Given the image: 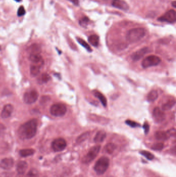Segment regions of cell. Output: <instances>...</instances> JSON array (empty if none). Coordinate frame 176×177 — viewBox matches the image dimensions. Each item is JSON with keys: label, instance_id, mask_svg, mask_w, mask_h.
Returning <instances> with one entry per match:
<instances>
[{"label": "cell", "instance_id": "31", "mask_svg": "<svg viewBox=\"0 0 176 177\" xmlns=\"http://www.w3.org/2000/svg\"><path fill=\"white\" fill-rule=\"evenodd\" d=\"M38 173L35 169H31L28 172L26 177H38Z\"/></svg>", "mask_w": 176, "mask_h": 177}, {"label": "cell", "instance_id": "41", "mask_svg": "<svg viewBox=\"0 0 176 177\" xmlns=\"http://www.w3.org/2000/svg\"><path fill=\"white\" fill-rule=\"evenodd\" d=\"M0 50H1V47H0Z\"/></svg>", "mask_w": 176, "mask_h": 177}, {"label": "cell", "instance_id": "17", "mask_svg": "<svg viewBox=\"0 0 176 177\" xmlns=\"http://www.w3.org/2000/svg\"><path fill=\"white\" fill-rule=\"evenodd\" d=\"M107 136L106 133L104 131H99L97 132L94 138V141L95 142L99 143L104 141Z\"/></svg>", "mask_w": 176, "mask_h": 177}, {"label": "cell", "instance_id": "16", "mask_svg": "<svg viewBox=\"0 0 176 177\" xmlns=\"http://www.w3.org/2000/svg\"><path fill=\"white\" fill-rule=\"evenodd\" d=\"M28 164L26 162L20 161L18 162L16 166V170L19 174H23L28 169Z\"/></svg>", "mask_w": 176, "mask_h": 177}, {"label": "cell", "instance_id": "8", "mask_svg": "<svg viewBox=\"0 0 176 177\" xmlns=\"http://www.w3.org/2000/svg\"><path fill=\"white\" fill-rule=\"evenodd\" d=\"M66 146V141L61 138L55 139L52 143V148L55 152L62 151L65 149Z\"/></svg>", "mask_w": 176, "mask_h": 177}, {"label": "cell", "instance_id": "11", "mask_svg": "<svg viewBox=\"0 0 176 177\" xmlns=\"http://www.w3.org/2000/svg\"><path fill=\"white\" fill-rule=\"evenodd\" d=\"M44 60L38 63H32L30 66V72L33 77H36L39 74L41 68L44 65Z\"/></svg>", "mask_w": 176, "mask_h": 177}, {"label": "cell", "instance_id": "39", "mask_svg": "<svg viewBox=\"0 0 176 177\" xmlns=\"http://www.w3.org/2000/svg\"><path fill=\"white\" fill-rule=\"evenodd\" d=\"M172 6H173V7H175V8H176V1H174V2H172Z\"/></svg>", "mask_w": 176, "mask_h": 177}, {"label": "cell", "instance_id": "26", "mask_svg": "<svg viewBox=\"0 0 176 177\" xmlns=\"http://www.w3.org/2000/svg\"><path fill=\"white\" fill-rule=\"evenodd\" d=\"M30 60L32 63H38L43 60L40 54H30Z\"/></svg>", "mask_w": 176, "mask_h": 177}, {"label": "cell", "instance_id": "36", "mask_svg": "<svg viewBox=\"0 0 176 177\" xmlns=\"http://www.w3.org/2000/svg\"><path fill=\"white\" fill-rule=\"evenodd\" d=\"M143 128L144 129L145 133L146 134L148 133L149 131V125L147 122L145 123L144 126H143Z\"/></svg>", "mask_w": 176, "mask_h": 177}, {"label": "cell", "instance_id": "33", "mask_svg": "<svg viewBox=\"0 0 176 177\" xmlns=\"http://www.w3.org/2000/svg\"><path fill=\"white\" fill-rule=\"evenodd\" d=\"M89 21V18L87 17H84L80 21V24L83 27H86Z\"/></svg>", "mask_w": 176, "mask_h": 177}, {"label": "cell", "instance_id": "27", "mask_svg": "<svg viewBox=\"0 0 176 177\" xmlns=\"http://www.w3.org/2000/svg\"><path fill=\"white\" fill-rule=\"evenodd\" d=\"M89 136V132H86L82 134L81 135H80L77 139V142L78 143H82L83 141H85L88 138Z\"/></svg>", "mask_w": 176, "mask_h": 177}, {"label": "cell", "instance_id": "2", "mask_svg": "<svg viewBox=\"0 0 176 177\" xmlns=\"http://www.w3.org/2000/svg\"><path fill=\"white\" fill-rule=\"evenodd\" d=\"M146 34V31L142 28H134L127 33L126 38L130 43H134L142 39Z\"/></svg>", "mask_w": 176, "mask_h": 177}, {"label": "cell", "instance_id": "38", "mask_svg": "<svg viewBox=\"0 0 176 177\" xmlns=\"http://www.w3.org/2000/svg\"><path fill=\"white\" fill-rule=\"evenodd\" d=\"M70 2H72L73 4H74L76 6H78L79 4V0H68Z\"/></svg>", "mask_w": 176, "mask_h": 177}, {"label": "cell", "instance_id": "5", "mask_svg": "<svg viewBox=\"0 0 176 177\" xmlns=\"http://www.w3.org/2000/svg\"><path fill=\"white\" fill-rule=\"evenodd\" d=\"M67 112V108L63 104H54L50 108V113L55 117H62Z\"/></svg>", "mask_w": 176, "mask_h": 177}, {"label": "cell", "instance_id": "25", "mask_svg": "<svg viewBox=\"0 0 176 177\" xmlns=\"http://www.w3.org/2000/svg\"><path fill=\"white\" fill-rule=\"evenodd\" d=\"M28 51L30 54H40V48L37 44H33L30 46L28 48Z\"/></svg>", "mask_w": 176, "mask_h": 177}, {"label": "cell", "instance_id": "29", "mask_svg": "<svg viewBox=\"0 0 176 177\" xmlns=\"http://www.w3.org/2000/svg\"><path fill=\"white\" fill-rule=\"evenodd\" d=\"M77 42L80 45H81L82 46H83L84 48H86L88 51L91 52L92 49H91V47H90L88 44H87L86 42H85V40H84L83 39L79 38V37H77Z\"/></svg>", "mask_w": 176, "mask_h": 177}, {"label": "cell", "instance_id": "6", "mask_svg": "<svg viewBox=\"0 0 176 177\" xmlns=\"http://www.w3.org/2000/svg\"><path fill=\"white\" fill-rule=\"evenodd\" d=\"M161 62L160 58L156 56H149L147 57L142 61V68H150L152 66H154L158 65Z\"/></svg>", "mask_w": 176, "mask_h": 177}, {"label": "cell", "instance_id": "21", "mask_svg": "<svg viewBox=\"0 0 176 177\" xmlns=\"http://www.w3.org/2000/svg\"><path fill=\"white\" fill-rule=\"evenodd\" d=\"M35 151L32 149H26L21 150L19 151L20 155L22 157H28L34 154Z\"/></svg>", "mask_w": 176, "mask_h": 177}, {"label": "cell", "instance_id": "10", "mask_svg": "<svg viewBox=\"0 0 176 177\" xmlns=\"http://www.w3.org/2000/svg\"><path fill=\"white\" fill-rule=\"evenodd\" d=\"M153 118L156 122L161 123L164 121L166 115L160 108L156 107L153 111Z\"/></svg>", "mask_w": 176, "mask_h": 177}, {"label": "cell", "instance_id": "9", "mask_svg": "<svg viewBox=\"0 0 176 177\" xmlns=\"http://www.w3.org/2000/svg\"><path fill=\"white\" fill-rule=\"evenodd\" d=\"M38 98V93L35 90H31L26 92L23 96V100L26 103L30 104L35 103Z\"/></svg>", "mask_w": 176, "mask_h": 177}, {"label": "cell", "instance_id": "40", "mask_svg": "<svg viewBox=\"0 0 176 177\" xmlns=\"http://www.w3.org/2000/svg\"><path fill=\"white\" fill-rule=\"evenodd\" d=\"M16 2H20L22 1V0H15Z\"/></svg>", "mask_w": 176, "mask_h": 177}, {"label": "cell", "instance_id": "1", "mask_svg": "<svg viewBox=\"0 0 176 177\" xmlns=\"http://www.w3.org/2000/svg\"><path fill=\"white\" fill-rule=\"evenodd\" d=\"M37 120L32 119L20 126L18 129L19 137L21 139H29L35 135L37 129Z\"/></svg>", "mask_w": 176, "mask_h": 177}, {"label": "cell", "instance_id": "24", "mask_svg": "<svg viewBox=\"0 0 176 177\" xmlns=\"http://www.w3.org/2000/svg\"><path fill=\"white\" fill-rule=\"evenodd\" d=\"M175 105V101L174 100H169L166 102V103L164 104L162 106L163 110H168L172 109Z\"/></svg>", "mask_w": 176, "mask_h": 177}, {"label": "cell", "instance_id": "7", "mask_svg": "<svg viewBox=\"0 0 176 177\" xmlns=\"http://www.w3.org/2000/svg\"><path fill=\"white\" fill-rule=\"evenodd\" d=\"M158 21L161 22H166L173 24L176 21V12L174 10H171L165 13V14L161 16L158 19Z\"/></svg>", "mask_w": 176, "mask_h": 177}, {"label": "cell", "instance_id": "35", "mask_svg": "<svg viewBox=\"0 0 176 177\" xmlns=\"http://www.w3.org/2000/svg\"><path fill=\"white\" fill-rule=\"evenodd\" d=\"M26 10L24 8L23 6H20V7L18 9L17 15L19 17H21V16H24L26 14Z\"/></svg>", "mask_w": 176, "mask_h": 177}, {"label": "cell", "instance_id": "18", "mask_svg": "<svg viewBox=\"0 0 176 177\" xmlns=\"http://www.w3.org/2000/svg\"><path fill=\"white\" fill-rule=\"evenodd\" d=\"M169 136L168 135L167 132L163 131H156L155 133V137L157 140L165 141L168 139Z\"/></svg>", "mask_w": 176, "mask_h": 177}, {"label": "cell", "instance_id": "4", "mask_svg": "<svg viewBox=\"0 0 176 177\" xmlns=\"http://www.w3.org/2000/svg\"><path fill=\"white\" fill-rule=\"evenodd\" d=\"M100 149L101 146L100 145H96L95 147L91 148L87 154L85 155L82 159V161L83 163H89L93 161L99 154Z\"/></svg>", "mask_w": 176, "mask_h": 177}, {"label": "cell", "instance_id": "12", "mask_svg": "<svg viewBox=\"0 0 176 177\" xmlns=\"http://www.w3.org/2000/svg\"><path fill=\"white\" fill-rule=\"evenodd\" d=\"M112 5L113 7L121 10L127 11L129 9V5L123 0H113Z\"/></svg>", "mask_w": 176, "mask_h": 177}, {"label": "cell", "instance_id": "13", "mask_svg": "<svg viewBox=\"0 0 176 177\" xmlns=\"http://www.w3.org/2000/svg\"><path fill=\"white\" fill-rule=\"evenodd\" d=\"M14 160L12 158H5L0 162V167L2 169L8 170L14 165Z\"/></svg>", "mask_w": 176, "mask_h": 177}, {"label": "cell", "instance_id": "22", "mask_svg": "<svg viewBox=\"0 0 176 177\" xmlns=\"http://www.w3.org/2000/svg\"><path fill=\"white\" fill-rule=\"evenodd\" d=\"M158 98V93L156 90H152L149 92V93L147 95V100L149 101L153 102Z\"/></svg>", "mask_w": 176, "mask_h": 177}, {"label": "cell", "instance_id": "32", "mask_svg": "<svg viewBox=\"0 0 176 177\" xmlns=\"http://www.w3.org/2000/svg\"><path fill=\"white\" fill-rule=\"evenodd\" d=\"M164 144L163 143H155L151 147L152 149L156 151H160L163 149Z\"/></svg>", "mask_w": 176, "mask_h": 177}, {"label": "cell", "instance_id": "30", "mask_svg": "<svg viewBox=\"0 0 176 177\" xmlns=\"http://www.w3.org/2000/svg\"><path fill=\"white\" fill-rule=\"evenodd\" d=\"M139 153L146 157L147 159L150 160V161H151L154 159V155H153V154L151 153L150 152L147 151H141Z\"/></svg>", "mask_w": 176, "mask_h": 177}, {"label": "cell", "instance_id": "15", "mask_svg": "<svg viewBox=\"0 0 176 177\" xmlns=\"http://www.w3.org/2000/svg\"><path fill=\"white\" fill-rule=\"evenodd\" d=\"M13 112V107L11 104H7L4 106L1 113V117L3 119L9 117Z\"/></svg>", "mask_w": 176, "mask_h": 177}, {"label": "cell", "instance_id": "19", "mask_svg": "<svg viewBox=\"0 0 176 177\" xmlns=\"http://www.w3.org/2000/svg\"><path fill=\"white\" fill-rule=\"evenodd\" d=\"M88 42L91 45L94 47H97L99 45V36L97 35H91L88 37Z\"/></svg>", "mask_w": 176, "mask_h": 177}, {"label": "cell", "instance_id": "28", "mask_svg": "<svg viewBox=\"0 0 176 177\" xmlns=\"http://www.w3.org/2000/svg\"><path fill=\"white\" fill-rule=\"evenodd\" d=\"M51 79L50 76L47 74V73H44L42 74V75L40 77L39 79V82L40 84H44V83H47Z\"/></svg>", "mask_w": 176, "mask_h": 177}, {"label": "cell", "instance_id": "3", "mask_svg": "<svg viewBox=\"0 0 176 177\" xmlns=\"http://www.w3.org/2000/svg\"><path fill=\"white\" fill-rule=\"evenodd\" d=\"M110 165V159L106 156L100 157L96 162L94 166V170L97 175H101L107 171Z\"/></svg>", "mask_w": 176, "mask_h": 177}, {"label": "cell", "instance_id": "34", "mask_svg": "<svg viewBox=\"0 0 176 177\" xmlns=\"http://www.w3.org/2000/svg\"><path fill=\"white\" fill-rule=\"evenodd\" d=\"M126 123L127 124V125H128V126L132 127H136L139 126V124L135 122L131 121V120H126Z\"/></svg>", "mask_w": 176, "mask_h": 177}, {"label": "cell", "instance_id": "14", "mask_svg": "<svg viewBox=\"0 0 176 177\" xmlns=\"http://www.w3.org/2000/svg\"><path fill=\"white\" fill-rule=\"evenodd\" d=\"M149 52V50L148 48H147V47L142 48L140 50L137 51L132 55L133 60L134 61H139Z\"/></svg>", "mask_w": 176, "mask_h": 177}, {"label": "cell", "instance_id": "20", "mask_svg": "<svg viewBox=\"0 0 176 177\" xmlns=\"http://www.w3.org/2000/svg\"><path fill=\"white\" fill-rule=\"evenodd\" d=\"M94 95L96 98H98L100 101H101V104L103 105L104 107H106L107 105V100L105 96L103 95L99 91L94 92Z\"/></svg>", "mask_w": 176, "mask_h": 177}, {"label": "cell", "instance_id": "37", "mask_svg": "<svg viewBox=\"0 0 176 177\" xmlns=\"http://www.w3.org/2000/svg\"><path fill=\"white\" fill-rule=\"evenodd\" d=\"M168 133V135L169 136H175L176 135V130L175 129H169L168 131H167Z\"/></svg>", "mask_w": 176, "mask_h": 177}, {"label": "cell", "instance_id": "23", "mask_svg": "<svg viewBox=\"0 0 176 177\" xmlns=\"http://www.w3.org/2000/svg\"><path fill=\"white\" fill-rule=\"evenodd\" d=\"M116 149V145L113 143H109L105 145L104 147V151L105 152L109 154H112Z\"/></svg>", "mask_w": 176, "mask_h": 177}]
</instances>
